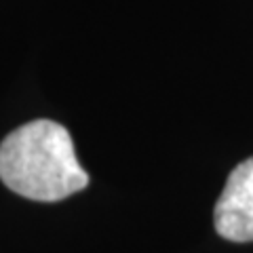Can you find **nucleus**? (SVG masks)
Wrapping results in <instances>:
<instances>
[{
  "instance_id": "nucleus-1",
  "label": "nucleus",
  "mask_w": 253,
  "mask_h": 253,
  "mask_svg": "<svg viewBox=\"0 0 253 253\" xmlns=\"http://www.w3.org/2000/svg\"><path fill=\"white\" fill-rule=\"evenodd\" d=\"M0 179L30 201L55 203L89 186L74 152L72 135L53 121H32L0 144Z\"/></svg>"
},
{
  "instance_id": "nucleus-2",
  "label": "nucleus",
  "mask_w": 253,
  "mask_h": 253,
  "mask_svg": "<svg viewBox=\"0 0 253 253\" xmlns=\"http://www.w3.org/2000/svg\"><path fill=\"white\" fill-rule=\"evenodd\" d=\"M215 230L232 243L253 241V158L236 165L221 190L215 211Z\"/></svg>"
}]
</instances>
